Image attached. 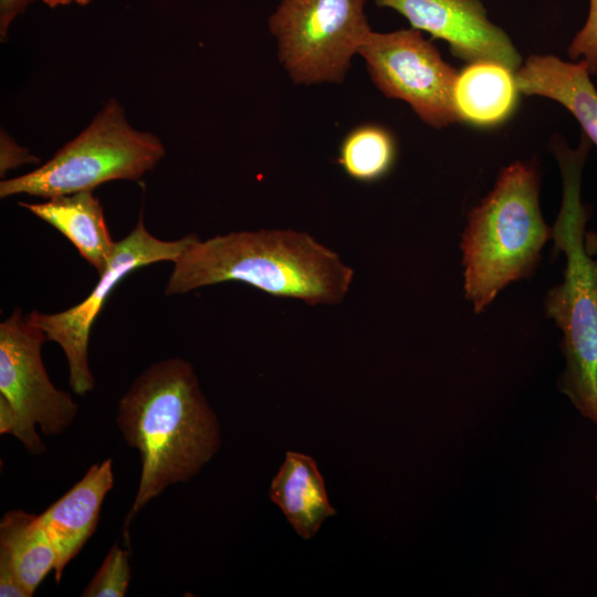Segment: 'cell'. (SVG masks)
Here are the masks:
<instances>
[{"instance_id":"23","label":"cell","mask_w":597,"mask_h":597,"mask_svg":"<svg viewBox=\"0 0 597 597\" xmlns=\"http://www.w3.org/2000/svg\"><path fill=\"white\" fill-rule=\"evenodd\" d=\"M594 284H595V292H596V298H597V261H595V264H594Z\"/></svg>"},{"instance_id":"7","label":"cell","mask_w":597,"mask_h":597,"mask_svg":"<svg viewBox=\"0 0 597 597\" xmlns=\"http://www.w3.org/2000/svg\"><path fill=\"white\" fill-rule=\"evenodd\" d=\"M358 54L377 88L407 102L428 125L442 128L461 121L454 104L458 72L419 30L371 31Z\"/></svg>"},{"instance_id":"13","label":"cell","mask_w":597,"mask_h":597,"mask_svg":"<svg viewBox=\"0 0 597 597\" xmlns=\"http://www.w3.org/2000/svg\"><path fill=\"white\" fill-rule=\"evenodd\" d=\"M270 499L304 540L312 538L323 522L336 514L316 461L301 452L285 453L284 462L271 482Z\"/></svg>"},{"instance_id":"11","label":"cell","mask_w":597,"mask_h":597,"mask_svg":"<svg viewBox=\"0 0 597 597\" xmlns=\"http://www.w3.org/2000/svg\"><path fill=\"white\" fill-rule=\"evenodd\" d=\"M113 484V460L94 463L77 483L39 515L56 551V583L65 566L95 533L104 499Z\"/></svg>"},{"instance_id":"14","label":"cell","mask_w":597,"mask_h":597,"mask_svg":"<svg viewBox=\"0 0 597 597\" xmlns=\"http://www.w3.org/2000/svg\"><path fill=\"white\" fill-rule=\"evenodd\" d=\"M19 206L66 237L98 274L105 270L115 242L106 226L103 207L92 191L60 196L40 203L19 202Z\"/></svg>"},{"instance_id":"18","label":"cell","mask_w":597,"mask_h":597,"mask_svg":"<svg viewBox=\"0 0 597 597\" xmlns=\"http://www.w3.org/2000/svg\"><path fill=\"white\" fill-rule=\"evenodd\" d=\"M130 583L129 552L115 543L82 591L83 597H124Z\"/></svg>"},{"instance_id":"19","label":"cell","mask_w":597,"mask_h":597,"mask_svg":"<svg viewBox=\"0 0 597 597\" xmlns=\"http://www.w3.org/2000/svg\"><path fill=\"white\" fill-rule=\"evenodd\" d=\"M568 54L586 60L590 74L597 75V0H589L588 17L569 44Z\"/></svg>"},{"instance_id":"22","label":"cell","mask_w":597,"mask_h":597,"mask_svg":"<svg viewBox=\"0 0 597 597\" xmlns=\"http://www.w3.org/2000/svg\"><path fill=\"white\" fill-rule=\"evenodd\" d=\"M50 8H57L62 6H69L71 3H76L78 6H86L91 0H42Z\"/></svg>"},{"instance_id":"3","label":"cell","mask_w":597,"mask_h":597,"mask_svg":"<svg viewBox=\"0 0 597 597\" xmlns=\"http://www.w3.org/2000/svg\"><path fill=\"white\" fill-rule=\"evenodd\" d=\"M589 149L584 135L579 146L557 148L563 178V200L552 238L564 252V280L546 295L545 310L564 336L566 367L562 390L583 416L597 425V298L594 264L586 244L588 212L580 199L582 171Z\"/></svg>"},{"instance_id":"17","label":"cell","mask_w":597,"mask_h":597,"mask_svg":"<svg viewBox=\"0 0 597 597\" xmlns=\"http://www.w3.org/2000/svg\"><path fill=\"white\" fill-rule=\"evenodd\" d=\"M395 143L389 132L377 125H362L343 139L337 163L352 179L373 182L391 169Z\"/></svg>"},{"instance_id":"20","label":"cell","mask_w":597,"mask_h":597,"mask_svg":"<svg viewBox=\"0 0 597 597\" xmlns=\"http://www.w3.org/2000/svg\"><path fill=\"white\" fill-rule=\"evenodd\" d=\"M39 159L30 155L25 149L19 147L10 137L2 133L1 136V176L9 169L27 163H38Z\"/></svg>"},{"instance_id":"16","label":"cell","mask_w":597,"mask_h":597,"mask_svg":"<svg viewBox=\"0 0 597 597\" xmlns=\"http://www.w3.org/2000/svg\"><path fill=\"white\" fill-rule=\"evenodd\" d=\"M514 71L496 62L470 63L458 74L454 104L460 119L493 125L513 111L517 87Z\"/></svg>"},{"instance_id":"10","label":"cell","mask_w":597,"mask_h":597,"mask_svg":"<svg viewBox=\"0 0 597 597\" xmlns=\"http://www.w3.org/2000/svg\"><path fill=\"white\" fill-rule=\"evenodd\" d=\"M402 14L413 29L448 42L469 63L496 62L516 71L522 56L509 35L493 24L479 0H375Z\"/></svg>"},{"instance_id":"5","label":"cell","mask_w":597,"mask_h":597,"mask_svg":"<svg viewBox=\"0 0 597 597\" xmlns=\"http://www.w3.org/2000/svg\"><path fill=\"white\" fill-rule=\"evenodd\" d=\"M151 133L134 129L122 105L111 98L91 124L45 164L0 182V197L30 195L51 199L92 191L111 180H137L165 156Z\"/></svg>"},{"instance_id":"2","label":"cell","mask_w":597,"mask_h":597,"mask_svg":"<svg viewBox=\"0 0 597 597\" xmlns=\"http://www.w3.org/2000/svg\"><path fill=\"white\" fill-rule=\"evenodd\" d=\"M355 272L307 232L262 229L197 238L174 262L165 294L241 282L276 297L334 305L349 292Z\"/></svg>"},{"instance_id":"4","label":"cell","mask_w":597,"mask_h":597,"mask_svg":"<svg viewBox=\"0 0 597 597\" xmlns=\"http://www.w3.org/2000/svg\"><path fill=\"white\" fill-rule=\"evenodd\" d=\"M535 169L514 163L468 219L461 249L464 291L476 313L507 284L528 277L553 235L543 219Z\"/></svg>"},{"instance_id":"8","label":"cell","mask_w":597,"mask_h":597,"mask_svg":"<svg viewBox=\"0 0 597 597\" xmlns=\"http://www.w3.org/2000/svg\"><path fill=\"white\" fill-rule=\"evenodd\" d=\"M195 234L175 241H164L150 234L142 213L135 228L115 242L113 253L100 281L81 303L55 314L31 312L28 317L45 334L46 339L61 346L67 360L72 390L83 396L95 387L88 366L91 328L114 287L130 272L161 261L175 262L197 239Z\"/></svg>"},{"instance_id":"12","label":"cell","mask_w":597,"mask_h":597,"mask_svg":"<svg viewBox=\"0 0 597 597\" xmlns=\"http://www.w3.org/2000/svg\"><path fill=\"white\" fill-rule=\"evenodd\" d=\"M517 91L565 106L597 146V90L586 60L570 63L553 55H531L514 73Z\"/></svg>"},{"instance_id":"1","label":"cell","mask_w":597,"mask_h":597,"mask_svg":"<svg viewBox=\"0 0 597 597\" xmlns=\"http://www.w3.org/2000/svg\"><path fill=\"white\" fill-rule=\"evenodd\" d=\"M116 422L142 462L126 527L168 486L193 478L221 444L218 418L182 358L159 360L144 370L119 399Z\"/></svg>"},{"instance_id":"9","label":"cell","mask_w":597,"mask_h":597,"mask_svg":"<svg viewBox=\"0 0 597 597\" xmlns=\"http://www.w3.org/2000/svg\"><path fill=\"white\" fill-rule=\"evenodd\" d=\"M45 341L44 332L19 307L0 324V397L30 431L39 426L46 436H60L78 406L52 384L41 356Z\"/></svg>"},{"instance_id":"21","label":"cell","mask_w":597,"mask_h":597,"mask_svg":"<svg viewBox=\"0 0 597 597\" xmlns=\"http://www.w3.org/2000/svg\"><path fill=\"white\" fill-rule=\"evenodd\" d=\"M36 0H0V35L4 41L13 20Z\"/></svg>"},{"instance_id":"6","label":"cell","mask_w":597,"mask_h":597,"mask_svg":"<svg viewBox=\"0 0 597 597\" xmlns=\"http://www.w3.org/2000/svg\"><path fill=\"white\" fill-rule=\"evenodd\" d=\"M366 0H281L270 15L279 60L295 84L341 83L371 32Z\"/></svg>"},{"instance_id":"15","label":"cell","mask_w":597,"mask_h":597,"mask_svg":"<svg viewBox=\"0 0 597 597\" xmlns=\"http://www.w3.org/2000/svg\"><path fill=\"white\" fill-rule=\"evenodd\" d=\"M57 563L56 551L39 515L22 510L0 521V567L12 572L32 596Z\"/></svg>"}]
</instances>
